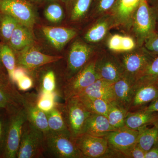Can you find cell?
Masks as SVG:
<instances>
[{"instance_id": "obj_26", "label": "cell", "mask_w": 158, "mask_h": 158, "mask_svg": "<svg viewBox=\"0 0 158 158\" xmlns=\"http://www.w3.org/2000/svg\"><path fill=\"white\" fill-rule=\"evenodd\" d=\"M137 144L145 152L158 142V130L155 126L151 128L144 125L138 130Z\"/></svg>"}, {"instance_id": "obj_52", "label": "cell", "mask_w": 158, "mask_h": 158, "mask_svg": "<svg viewBox=\"0 0 158 158\" xmlns=\"http://www.w3.org/2000/svg\"><path fill=\"white\" fill-rule=\"evenodd\" d=\"M157 2H158V1H157Z\"/></svg>"}, {"instance_id": "obj_27", "label": "cell", "mask_w": 158, "mask_h": 158, "mask_svg": "<svg viewBox=\"0 0 158 158\" xmlns=\"http://www.w3.org/2000/svg\"><path fill=\"white\" fill-rule=\"evenodd\" d=\"M0 61L7 71L10 81L13 83V73L17 67L16 56L10 46L5 43H0Z\"/></svg>"}, {"instance_id": "obj_39", "label": "cell", "mask_w": 158, "mask_h": 158, "mask_svg": "<svg viewBox=\"0 0 158 158\" xmlns=\"http://www.w3.org/2000/svg\"><path fill=\"white\" fill-rule=\"evenodd\" d=\"M15 85L19 91H28L34 88V80L30 73L18 79L15 83Z\"/></svg>"}, {"instance_id": "obj_2", "label": "cell", "mask_w": 158, "mask_h": 158, "mask_svg": "<svg viewBox=\"0 0 158 158\" xmlns=\"http://www.w3.org/2000/svg\"><path fill=\"white\" fill-rule=\"evenodd\" d=\"M44 133L28 120L23 124L16 158L44 157Z\"/></svg>"}, {"instance_id": "obj_6", "label": "cell", "mask_w": 158, "mask_h": 158, "mask_svg": "<svg viewBox=\"0 0 158 158\" xmlns=\"http://www.w3.org/2000/svg\"><path fill=\"white\" fill-rule=\"evenodd\" d=\"M99 78L95 70V59L90 60L82 69L66 80L62 91V98L77 96Z\"/></svg>"}, {"instance_id": "obj_21", "label": "cell", "mask_w": 158, "mask_h": 158, "mask_svg": "<svg viewBox=\"0 0 158 158\" xmlns=\"http://www.w3.org/2000/svg\"><path fill=\"white\" fill-rule=\"evenodd\" d=\"M115 130L110 124L106 116L91 113L86 121L84 133L96 137H105Z\"/></svg>"}, {"instance_id": "obj_16", "label": "cell", "mask_w": 158, "mask_h": 158, "mask_svg": "<svg viewBox=\"0 0 158 158\" xmlns=\"http://www.w3.org/2000/svg\"><path fill=\"white\" fill-rule=\"evenodd\" d=\"M23 108L25 112L27 120L35 127L45 133L49 131L46 114L37 107L36 103L37 93H23Z\"/></svg>"}, {"instance_id": "obj_30", "label": "cell", "mask_w": 158, "mask_h": 158, "mask_svg": "<svg viewBox=\"0 0 158 158\" xmlns=\"http://www.w3.org/2000/svg\"><path fill=\"white\" fill-rule=\"evenodd\" d=\"M128 111L116 104L110 103L106 117L111 125L116 129L125 126V121Z\"/></svg>"}, {"instance_id": "obj_18", "label": "cell", "mask_w": 158, "mask_h": 158, "mask_svg": "<svg viewBox=\"0 0 158 158\" xmlns=\"http://www.w3.org/2000/svg\"><path fill=\"white\" fill-rule=\"evenodd\" d=\"M42 31L49 42L58 50L62 49L77 34L74 29L63 27L45 26Z\"/></svg>"}, {"instance_id": "obj_43", "label": "cell", "mask_w": 158, "mask_h": 158, "mask_svg": "<svg viewBox=\"0 0 158 158\" xmlns=\"http://www.w3.org/2000/svg\"><path fill=\"white\" fill-rule=\"evenodd\" d=\"M145 153L146 152L137 144L130 152L129 158H145Z\"/></svg>"}, {"instance_id": "obj_11", "label": "cell", "mask_w": 158, "mask_h": 158, "mask_svg": "<svg viewBox=\"0 0 158 158\" xmlns=\"http://www.w3.org/2000/svg\"><path fill=\"white\" fill-rule=\"evenodd\" d=\"M16 58L17 66L25 69L30 73L44 65L60 61L62 57L43 53L32 45L18 52Z\"/></svg>"}, {"instance_id": "obj_48", "label": "cell", "mask_w": 158, "mask_h": 158, "mask_svg": "<svg viewBox=\"0 0 158 158\" xmlns=\"http://www.w3.org/2000/svg\"><path fill=\"white\" fill-rule=\"evenodd\" d=\"M61 1L62 2L65 3V4H67L69 2L71 1V0H61Z\"/></svg>"}, {"instance_id": "obj_46", "label": "cell", "mask_w": 158, "mask_h": 158, "mask_svg": "<svg viewBox=\"0 0 158 158\" xmlns=\"http://www.w3.org/2000/svg\"><path fill=\"white\" fill-rule=\"evenodd\" d=\"M28 1L34 3V4H36V5L42 4L44 2V0H28Z\"/></svg>"}, {"instance_id": "obj_10", "label": "cell", "mask_w": 158, "mask_h": 158, "mask_svg": "<svg viewBox=\"0 0 158 158\" xmlns=\"http://www.w3.org/2000/svg\"><path fill=\"white\" fill-rule=\"evenodd\" d=\"M93 48L86 43L77 40L72 44L67 60L65 71L66 80L70 78L90 61Z\"/></svg>"}, {"instance_id": "obj_9", "label": "cell", "mask_w": 158, "mask_h": 158, "mask_svg": "<svg viewBox=\"0 0 158 158\" xmlns=\"http://www.w3.org/2000/svg\"><path fill=\"white\" fill-rule=\"evenodd\" d=\"M27 120L23 108L11 115L2 158H16L23 124Z\"/></svg>"}, {"instance_id": "obj_50", "label": "cell", "mask_w": 158, "mask_h": 158, "mask_svg": "<svg viewBox=\"0 0 158 158\" xmlns=\"http://www.w3.org/2000/svg\"><path fill=\"white\" fill-rule=\"evenodd\" d=\"M48 1H55V0H48Z\"/></svg>"}, {"instance_id": "obj_33", "label": "cell", "mask_w": 158, "mask_h": 158, "mask_svg": "<svg viewBox=\"0 0 158 158\" xmlns=\"http://www.w3.org/2000/svg\"><path fill=\"white\" fill-rule=\"evenodd\" d=\"M0 88L12 98L19 101L22 98V94L18 90L15 85L9 79L7 71L0 61Z\"/></svg>"}, {"instance_id": "obj_3", "label": "cell", "mask_w": 158, "mask_h": 158, "mask_svg": "<svg viewBox=\"0 0 158 158\" xmlns=\"http://www.w3.org/2000/svg\"><path fill=\"white\" fill-rule=\"evenodd\" d=\"M156 15L148 0H141L132 21L131 29L138 47L143 46L145 40L156 32Z\"/></svg>"}, {"instance_id": "obj_44", "label": "cell", "mask_w": 158, "mask_h": 158, "mask_svg": "<svg viewBox=\"0 0 158 158\" xmlns=\"http://www.w3.org/2000/svg\"><path fill=\"white\" fill-rule=\"evenodd\" d=\"M145 158H158V142L146 152Z\"/></svg>"}, {"instance_id": "obj_5", "label": "cell", "mask_w": 158, "mask_h": 158, "mask_svg": "<svg viewBox=\"0 0 158 158\" xmlns=\"http://www.w3.org/2000/svg\"><path fill=\"white\" fill-rule=\"evenodd\" d=\"M63 110L67 128L74 140L84 133L86 121L91 113L77 96L65 101Z\"/></svg>"}, {"instance_id": "obj_37", "label": "cell", "mask_w": 158, "mask_h": 158, "mask_svg": "<svg viewBox=\"0 0 158 158\" xmlns=\"http://www.w3.org/2000/svg\"><path fill=\"white\" fill-rule=\"evenodd\" d=\"M23 108L8 94L0 88V108L6 110L10 114H14Z\"/></svg>"}, {"instance_id": "obj_14", "label": "cell", "mask_w": 158, "mask_h": 158, "mask_svg": "<svg viewBox=\"0 0 158 158\" xmlns=\"http://www.w3.org/2000/svg\"><path fill=\"white\" fill-rule=\"evenodd\" d=\"M95 70L99 79L114 83L124 74L117 57L104 55L95 59Z\"/></svg>"}, {"instance_id": "obj_45", "label": "cell", "mask_w": 158, "mask_h": 158, "mask_svg": "<svg viewBox=\"0 0 158 158\" xmlns=\"http://www.w3.org/2000/svg\"><path fill=\"white\" fill-rule=\"evenodd\" d=\"M143 109L149 112L158 113V98Z\"/></svg>"}, {"instance_id": "obj_12", "label": "cell", "mask_w": 158, "mask_h": 158, "mask_svg": "<svg viewBox=\"0 0 158 158\" xmlns=\"http://www.w3.org/2000/svg\"><path fill=\"white\" fill-rule=\"evenodd\" d=\"M74 141L84 158L105 157L109 149L107 140L104 137L84 133L75 138Z\"/></svg>"}, {"instance_id": "obj_23", "label": "cell", "mask_w": 158, "mask_h": 158, "mask_svg": "<svg viewBox=\"0 0 158 158\" xmlns=\"http://www.w3.org/2000/svg\"><path fill=\"white\" fill-rule=\"evenodd\" d=\"M158 118V113L149 112L143 109L134 112L128 111L125 126L131 129L138 130L144 125L152 124Z\"/></svg>"}, {"instance_id": "obj_20", "label": "cell", "mask_w": 158, "mask_h": 158, "mask_svg": "<svg viewBox=\"0 0 158 158\" xmlns=\"http://www.w3.org/2000/svg\"><path fill=\"white\" fill-rule=\"evenodd\" d=\"M115 26L112 16L110 13L100 16L91 26L85 35L87 42L96 43L102 41L106 37L109 30Z\"/></svg>"}, {"instance_id": "obj_25", "label": "cell", "mask_w": 158, "mask_h": 158, "mask_svg": "<svg viewBox=\"0 0 158 158\" xmlns=\"http://www.w3.org/2000/svg\"><path fill=\"white\" fill-rule=\"evenodd\" d=\"M49 131L58 133H69L65 123L63 103L57 102L53 110L46 113Z\"/></svg>"}, {"instance_id": "obj_24", "label": "cell", "mask_w": 158, "mask_h": 158, "mask_svg": "<svg viewBox=\"0 0 158 158\" xmlns=\"http://www.w3.org/2000/svg\"><path fill=\"white\" fill-rule=\"evenodd\" d=\"M34 42L32 31L21 24H18L15 29L8 44L13 50L19 52Z\"/></svg>"}, {"instance_id": "obj_41", "label": "cell", "mask_w": 158, "mask_h": 158, "mask_svg": "<svg viewBox=\"0 0 158 158\" xmlns=\"http://www.w3.org/2000/svg\"><path fill=\"white\" fill-rule=\"evenodd\" d=\"M122 35L115 34L110 37L108 41V47L110 50L116 52H122Z\"/></svg>"}, {"instance_id": "obj_7", "label": "cell", "mask_w": 158, "mask_h": 158, "mask_svg": "<svg viewBox=\"0 0 158 158\" xmlns=\"http://www.w3.org/2000/svg\"><path fill=\"white\" fill-rule=\"evenodd\" d=\"M130 52H122L117 57L123 69L124 74L135 81L144 71L155 56L150 53L144 47Z\"/></svg>"}, {"instance_id": "obj_36", "label": "cell", "mask_w": 158, "mask_h": 158, "mask_svg": "<svg viewBox=\"0 0 158 158\" xmlns=\"http://www.w3.org/2000/svg\"><path fill=\"white\" fill-rule=\"evenodd\" d=\"M44 14L46 19L54 23H60L63 19L64 11L62 6L58 3L52 2L47 6Z\"/></svg>"}, {"instance_id": "obj_34", "label": "cell", "mask_w": 158, "mask_h": 158, "mask_svg": "<svg viewBox=\"0 0 158 158\" xmlns=\"http://www.w3.org/2000/svg\"><path fill=\"white\" fill-rule=\"evenodd\" d=\"M37 93L36 103L37 107L45 113L54 109L58 102V95L54 93Z\"/></svg>"}, {"instance_id": "obj_35", "label": "cell", "mask_w": 158, "mask_h": 158, "mask_svg": "<svg viewBox=\"0 0 158 158\" xmlns=\"http://www.w3.org/2000/svg\"><path fill=\"white\" fill-rule=\"evenodd\" d=\"M11 115L6 110L0 108V158L2 157Z\"/></svg>"}, {"instance_id": "obj_8", "label": "cell", "mask_w": 158, "mask_h": 158, "mask_svg": "<svg viewBox=\"0 0 158 158\" xmlns=\"http://www.w3.org/2000/svg\"><path fill=\"white\" fill-rule=\"evenodd\" d=\"M34 5L28 0H0V12L11 15L32 31L36 22Z\"/></svg>"}, {"instance_id": "obj_32", "label": "cell", "mask_w": 158, "mask_h": 158, "mask_svg": "<svg viewBox=\"0 0 158 158\" xmlns=\"http://www.w3.org/2000/svg\"><path fill=\"white\" fill-rule=\"evenodd\" d=\"M93 0H71L66 4L70 8V18L73 21L80 20L88 13Z\"/></svg>"}, {"instance_id": "obj_13", "label": "cell", "mask_w": 158, "mask_h": 158, "mask_svg": "<svg viewBox=\"0 0 158 158\" xmlns=\"http://www.w3.org/2000/svg\"><path fill=\"white\" fill-rule=\"evenodd\" d=\"M34 86L37 93H54L58 97L62 96V91L66 81L59 79L56 71L53 68L44 69L35 77Z\"/></svg>"}, {"instance_id": "obj_42", "label": "cell", "mask_w": 158, "mask_h": 158, "mask_svg": "<svg viewBox=\"0 0 158 158\" xmlns=\"http://www.w3.org/2000/svg\"><path fill=\"white\" fill-rule=\"evenodd\" d=\"M136 43L132 37L123 36L122 38V52H130L136 48Z\"/></svg>"}, {"instance_id": "obj_1", "label": "cell", "mask_w": 158, "mask_h": 158, "mask_svg": "<svg viewBox=\"0 0 158 158\" xmlns=\"http://www.w3.org/2000/svg\"><path fill=\"white\" fill-rule=\"evenodd\" d=\"M44 157L83 158L69 133H58L49 131L44 133Z\"/></svg>"}, {"instance_id": "obj_51", "label": "cell", "mask_w": 158, "mask_h": 158, "mask_svg": "<svg viewBox=\"0 0 158 158\" xmlns=\"http://www.w3.org/2000/svg\"><path fill=\"white\" fill-rule=\"evenodd\" d=\"M157 85H158V84H157Z\"/></svg>"}, {"instance_id": "obj_47", "label": "cell", "mask_w": 158, "mask_h": 158, "mask_svg": "<svg viewBox=\"0 0 158 158\" xmlns=\"http://www.w3.org/2000/svg\"><path fill=\"white\" fill-rule=\"evenodd\" d=\"M152 125L156 127L158 130V118L153 123Z\"/></svg>"}, {"instance_id": "obj_28", "label": "cell", "mask_w": 158, "mask_h": 158, "mask_svg": "<svg viewBox=\"0 0 158 158\" xmlns=\"http://www.w3.org/2000/svg\"><path fill=\"white\" fill-rule=\"evenodd\" d=\"M158 83V56L148 64L137 79L135 89L141 85L157 84Z\"/></svg>"}, {"instance_id": "obj_38", "label": "cell", "mask_w": 158, "mask_h": 158, "mask_svg": "<svg viewBox=\"0 0 158 158\" xmlns=\"http://www.w3.org/2000/svg\"><path fill=\"white\" fill-rule=\"evenodd\" d=\"M116 0H93L94 13L98 16H102L109 13Z\"/></svg>"}, {"instance_id": "obj_15", "label": "cell", "mask_w": 158, "mask_h": 158, "mask_svg": "<svg viewBox=\"0 0 158 158\" xmlns=\"http://www.w3.org/2000/svg\"><path fill=\"white\" fill-rule=\"evenodd\" d=\"M141 0H116L109 13L113 17L115 26L131 29L134 14Z\"/></svg>"}, {"instance_id": "obj_31", "label": "cell", "mask_w": 158, "mask_h": 158, "mask_svg": "<svg viewBox=\"0 0 158 158\" xmlns=\"http://www.w3.org/2000/svg\"><path fill=\"white\" fill-rule=\"evenodd\" d=\"M19 22L9 15L0 12V37L8 44L11 35Z\"/></svg>"}, {"instance_id": "obj_19", "label": "cell", "mask_w": 158, "mask_h": 158, "mask_svg": "<svg viewBox=\"0 0 158 158\" xmlns=\"http://www.w3.org/2000/svg\"><path fill=\"white\" fill-rule=\"evenodd\" d=\"M158 98L157 84L141 85L137 87L129 111L134 112L141 110Z\"/></svg>"}, {"instance_id": "obj_40", "label": "cell", "mask_w": 158, "mask_h": 158, "mask_svg": "<svg viewBox=\"0 0 158 158\" xmlns=\"http://www.w3.org/2000/svg\"><path fill=\"white\" fill-rule=\"evenodd\" d=\"M143 45L150 53L155 56L158 55V32H156L148 38Z\"/></svg>"}, {"instance_id": "obj_22", "label": "cell", "mask_w": 158, "mask_h": 158, "mask_svg": "<svg viewBox=\"0 0 158 158\" xmlns=\"http://www.w3.org/2000/svg\"><path fill=\"white\" fill-rule=\"evenodd\" d=\"M113 84L102 79H97L77 96L85 95L113 102H115Z\"/></svg>"}, {"instance_id": "obj_17", "label": "cell", "mask_w": 158, "mask_h": 158, "mask_svg": "<svg viewBox=\"0 0 158 158\" xmlns=\"http://www.w3.org/2000/svg\"><path fill=\"white\" fill-rule=\"evenodd\" d=\"M135 81L124 74L113 84L114 102L128 111L135 94Z\"/></svg>"}, {"instance_id": "obj_49", "label": "cell", "mask_w": 158, "mask_h": 158, "mask_svg": "<svg viewBox=\"0 0 158 158\" xmlns=\"http://www.w3.org/2000/svg\"><path fill=\"white\" fill-rule=\"evenodd\" d=\"M149 1L152 2H156L158 0H149Z\"/></svg>"}, {"instance_id": "obj_29", "label": "cell", "mask_w": 158, "mask_h": 158, "mask_svg": "<svg viewBox=\"0 0 158 158\" xmlns=\"http://www.w3.org/2000/svg\"><path fill=\"white\" fill-rule=\"evenodd\" d=\"M77 97L90 113L106 116L110 108V103L101 99L85 95H80Z\"/></svg>"}, {"instance_id": "obj_4", "label": "cell", "mask_w": 158, "mask_h": 158, "mask_svg": "<svg viewBox=\"0 0 158 158\" xmlns=\"http://www.w3.org/2000/svg\"><path fill=\"white\" fill-rule=\"evenodd\" d=\"M138 130L124 126L112 131L104 138L108 141L109 149L105 157L118 156L129 158L130 152L137 144Z\"/></svg>"}]
</instances>
